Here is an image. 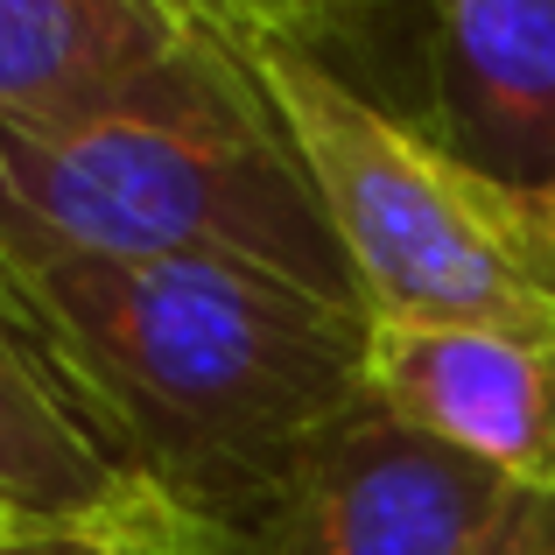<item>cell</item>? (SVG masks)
Masks as SVG:
<instances>
[{
  "label": "cell",
  "instance_id": "1",
  "mask_svg": "<svg viewBox=\"0 0 555 555\" xmlns=\"http://www.w3.org/2000/svg\"><path fill=\"white\" fill-rule=\"evenodd\" d=\"M0 282L99 443L197 528L240 514L302 436L366 393V310L246 260L0 246Z\"/></svg>",
  "mask_w": 555,
  "mask_h": 555
},
{
  "label": "cell",
  "instance_id": "2",
  "mask_svg": "<svg viewBox=\"0 0 555 555\" xmlns=\"http://www.w3.org/2000/svg\"><path fill=\"white\" fill-rule=\"evenodd\" d=\"M0 246L120 260H246L331 302L359 288L317 183L246 50L190 36L127 92L0 127Z\"/></svg>",
  "mask_w": 555,
  "mask_h": 555
},
{
  "label": "cell",
  "instance_id": "3",
  "mask_svg": "<svg viewBox=\"0 0 555 555\" xmlns=\"http://www.w3.org/2000/svg\"><path fill=\"white\" fill-rule=\"evenodd\" d=\"M274 99L366 324H555V254L520 204L359 92L317 42H240Z\"/></svg>",
  "mask_w": 555,
  "mask_h": 555
},
{
  "label": "cell",
  "instance_id": "4",
  "mask_svg": "<svg viewBox=\"0 0 555 555\" xmlns=\"http://www.w3.org/2000/svg\"><path fill=\"white\" fill-rule=\"evenodd\" d=\"M514 500L520 486L359 393L197 534L211 555H478Z\"/></svg>",
  "mask_w": 555,
  "mask_h": 555
},
{
  "label": "cell",
  "instance_id": "5",
  "mask_svg": "<svg viewBox=\"0 0 555 555\" xmlns=\"http://www.w3.org/2000/svg\"><path fill=\"white\" fill-rule=\"evenodd\" d=\"M422 134L534 218L555 254V0H422Z\"/></svg>",
  "mask_w": 555,
  "mask_h": 555
},
{
  "label": "cell",
  "instance_id": "6",
  "mask_svg": "<svg viewBox=\"0 0 555 555\" xmlns=\"http://www.w3.org/2000/svg\"><path fill=\"white\" fill-rule=\"evenodd\" d=\"M366 393L520 492H555V324H366Z\"/></svg>",
  "mask_w": 555,
  "mask_h": 555
},
{
  "label": "cell",
  "instance_id": "7",
  "mask_svg": "<svg viewBox=\"0 0 555 555\" xmlns=\"http://www.w3.org/2000/svg\"><path fill=\"white\" fill-rule=\"evenodd\" d=\"M197 28L149 0H0V127H42L127 92Z\"/></svg>",
  "mask_w": 555,
  "mask_h": 555
},
{
  "label": "cell",
  "instance_id": "8",
  "mask_svg": "<svg viewBox=\"0 0 555 555\" xmlns=\"http://www.w3.org/2000/svg\"><path fill=\"white\" fill-rule=\"evenodd\" d=\"M149 8H163L169 22L197 28V36H218V42H268V36H288V42H317L324 50V36L345 22V14H359L352 0H149Z\"/></svg>",
  "mask_w": 555,
  "mask_h": 555
},
{
  "label": "cell",
  "instance_id": "9",
  "mask_svg": "<svg viewBox=\"0 0 555 555\" xmlns=\"http://www.w3.org/2000/svg\"><path fill=\"white\" fill-rule=\"evenodd\" d=\"M478 555H555V492H520Z\"/></svg>",
  "mask_w": 555,
  "mask_h": 555
},
{
  "label": "cell",
  "instance_id": "10",
  "mask_svg": "<svg viewBox=\"0 0 555 555\" xmlns=\"http://www.w3.org/2000/svg\"><path fill=\"white\" fill-rule=\"evenodd\" d=\"M106 555H211L197 534V520L177 514V506H163L155 520H141L134 534H120V542H106Z\"/></svg>",
  "mask_w": 555,
  "mask_h": 555
},
{
  "label": "cell",
  "instance_id": "11",
  "mask_svg": "<svg viewBox=\"0 0 555 555\" xmlns=\"http://www.w3.org/2000/svg\"><path fill=\"white\" fill-rule=\"evenodd\" d=\"M36 534H50V528H36V520H28L22 506H14L8 492H0V555H8V548H22V542H36Z\"/></svg>",
  "mask_w": 555,
  "mask_h": 555
},
{
  "label": "cell",
  "instance_id": "12",
  "mask_svg": "<svg viewBox=\"0 0 555 555\" xmlns=\"http://www.w3.org/2000/svg\"><path fill=\"white\" fill-rule=\"evenodd\" d=\"M8 555H106L99 542H85V534H36V542L8 548Z\"/></svg>",
  "mask_w": 555,
  "mask_h": 555
},
{
  "label": "cell",
  "instance_id": "13",
  "mask_svg": "<svg viewBox=\"0 0 555 555\" xmlns=\"http://www.w3.org/2000/svg\"><path fill=\"white\" fill-rule=\"evenodd\" d=\"M352 8H379V0H352Z\"/></svg>",
  "mask_w": 555,
  "mask_h": 555
}]
</instances>
